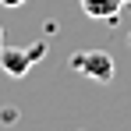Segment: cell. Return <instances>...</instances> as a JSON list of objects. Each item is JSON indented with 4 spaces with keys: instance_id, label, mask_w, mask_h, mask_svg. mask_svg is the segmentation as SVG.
Instances as JSON below:
<instances>
[{
    "instance_id": "cell-1",
    "label": "cell",
    "mask_w": 131,
    "mask_h": 131,
    "mask_svg": "<svg viewBox=\"0 0 131 131\" xmlns=\"http://www.w3.org/2000/svg\"><path fill=\"white\" fill-rule=\"evenodd\" d=\"M46 39H39V43L32 46H0V67H4V74H11V78H25L28 71H32V64L36 60H43L46 57Z\"/></svg>"
},
{
    "instance_id": "cell-6",
    "label": "cell",
    "mask_w": 131,
    "mask_h": 131,
    "mask_svg": "<svg viewBox=\"0 0 131 131\" xmlns=\"http://www.w3.org/2000/svg\"><path fill=\"white\" fill-rule=\"evenodd\" d=\"M0 46H4V28H0Z\"/></svg>"
},
{
    "instance_id": "cell-4",
    "label": "cell",
    "mask_w": 131,
    "mask_h": 131,
    "mask_svg": "<svg viewBox=\"0 0 131 131\" xmlns=\"http://www.w3.org/2000/svg\"><path fill=\"white\" fill-rule=\"evenodd\" d=\"M14 121H18V110H14V106L0 110V124H14Z\"/></svg>"
},
{
    "instance_id": "cell-7",
    "label": "cell",
    "mask_w": 131,
    "mask_h": 131,
    "mask_svg": "<svg viewBox=\"0 0 131 131\" xmlns=\"http://www.w3.org/2000/svg\"><path fill=\"white\" fill-rule=\"evenodd\" d=\"M128 43H131V36H128Z\"/></svg>"
},
{
    "instance_id": "cell-2",
    "label": "cell",
    "mask_w": 131,
    "mask_h": 131,
    "mask_svg": "<svg viewBox=\"0 0 131 131\" xmlns=\"http://www.w3.org/2000/svg\"><path fill=\"white\" fill-rule=\"evenodd\" d=\"M71 67H74L78 74L92 78V82H99V85L113 82V74H117V60L110 57L106 50H78V53L71 57Z\"/></svg>"
},
{
    "instance_id": "cell-3",
    "label": "cell",
    "mask_w": 131,
    "mask_h": 131,
    "mask_svg": "<svg viewBox=\"0 0 131 131\" xmlns=\"http://www.w3.org/2000/svg\"><path fill=\"white\" fill-rule=\"evenodd\" d=\"M78 4L89 18H99V21H113L124 7V0H78Z\"/></svg>"
},
{
    "instance_id": "cell-5",
    "label": "cell",
    "mask_w": 131,
    "mask_h": 131,
    "mask_svg": "<svg viewBox=\"0 0 131 131\" xmlns=\"http://www.w3.org/2000/svg\"><path fill=\"white\" fill-rule=\"evenodd\" d=\"M0 4H4V7H21L25 0H0Z\"/></svg>"
}]
</instances>
